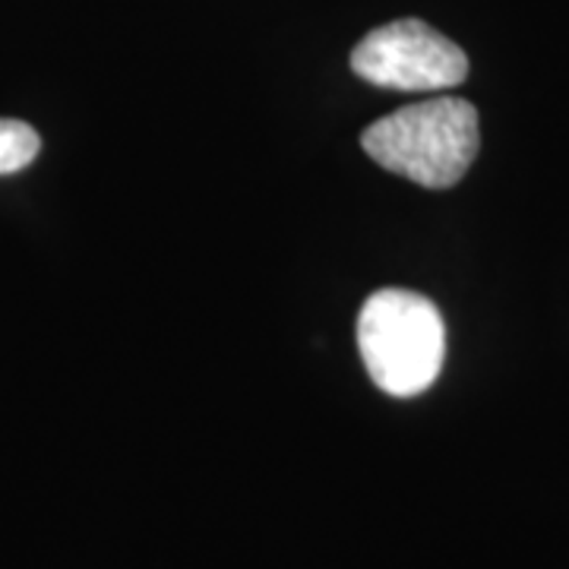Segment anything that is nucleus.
I'll return each instance as SVG.
<instances>
[{"label":"nucleus","instance_id":"1","mask_svg":"<svg viewBox=\"0 0 569 569\" xmlns=\"http://www.w3.org/2000/svg\"><path fill=\"white\" fill-rule=\"evenodd\" d=\"M361 146L392 174L430 190H447L466 178L478 156V111L466 99L449 96L408 104L370 123Z\"/></svg>","mask_w":569,"mask_h":569},{"label":"nucleus","instance_id":"2","mask_svg":"<svg viewBox=\"0 0 569 569\" xmlns=\"http://www.w3.org/2000/svg\"><path fill=\"white\" fill-rule=\"evenodd\" d=\"M358 348L367 373L389 396H418L447 358V326L433 301L406 288H380L358 317Z\"/></svg>","mask_w":569,"mask_h":569},{"label":"nucleus","instance_id":"3","mask_svg":"<svg viewBox=\"0 0 569 569\" xmlns=\"http://www.w3.org/2000/svg\"><path fill=\"white\" fill-rule=\"evenodd\" d=\"M351 70L396 92L452 89L468 77L466 51L421 20H396L367 32L351 51Z\"/></svg>","mask_w":569,"mask_h":569},{"label":"nucleus","instance_id":"4","mask_svg":"<svg viewBox=\"0 0 569 569\" xmlns=\"http://www.w3.org/2000/svg\"><path fill=\"white\" fill-rule=\"evenodd\" d=\"M41 152V137L36 127L13 118H0V174L22 171L26 164L36 162Z\"/></svg>","mask_w":569,"mask_h":569}]
</instances>
